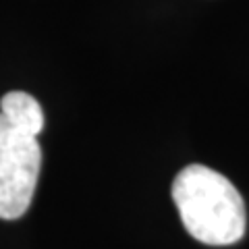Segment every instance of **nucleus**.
<instances>
[{
  "mask_svg": "<svg viewBox=\"0 0 249 249\" xmlns=\"http://www.w3.org/2000/svg\"><path fill=\"white\" fill-rule=\"evenodd\" d=\"M173 201L187 232L204 245H232L247 231L245 201L224 175L189 164L175 177Z\"/></svg>",
  "mask_w": 249,
  "mask_h": 249,
  "instance_id": "obj_1",
  "label": "nucleus"
},
{
  "mask_svg": "<svg viewBox=\"0 0 249 249\" xmlns=\"http://www.w3.org/2000/svg\"><path fill=\"white\" fill-rule=\"evenodd\" d=\"M42 168L37 137L15 131L0 116V218L17 220L31 206Z\"/></svg>",
  "mask_w": 249,
  "mask_h": 249,
  "instance_id": "obj_2",
  "label": "nucleus"
},
{
  "mask_svg": "<svg viewBox=\"0 0 249 249\" xmlns=\"http://www.w3.org/2000/svg\"><path fill=\"white\" fill-rule=\"evenodd\" d=\"M0 116L23 135L37 137L44 129V112L40 102L25 91H9L0 100Z\"/></svg>",
  "mask_w": 249,
  "mask_h": 249,
  "instance_id": "obj_3",
  "label": "nucleus"
}]
</instances>
